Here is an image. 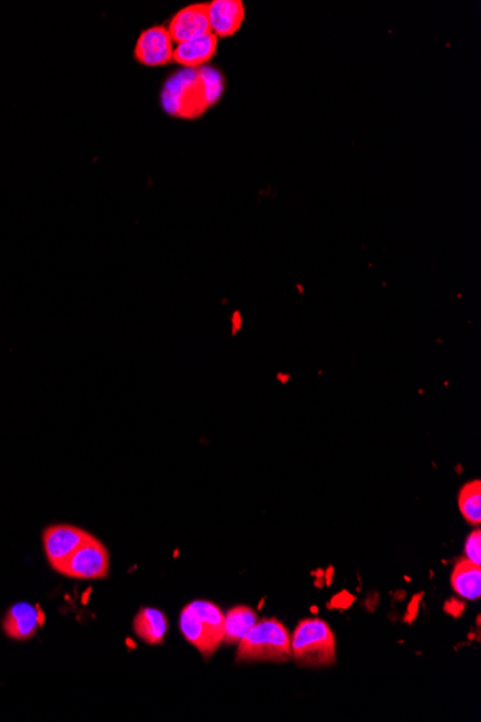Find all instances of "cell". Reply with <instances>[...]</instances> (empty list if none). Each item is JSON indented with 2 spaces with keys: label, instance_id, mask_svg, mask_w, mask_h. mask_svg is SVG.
I'll list each match as a JSON object with an SVG mask.
<instances>
[{
  "label": "cell",
  "instance_id": "obj_12",
  "mask_svg": "<svg viewBox=\"0 0 481 722\" xmlns=\"http://www.w3.org/2000/svg\"><path fill=\"white\" fill-rule=\"evenodd\" d=\"M133 627L134 633L140 639L145 640L149 645H159L165 639L166 632H168V619L159 610L145 607V609L137 613Z\"/></svg>",
  "mask_w": 481,
  "mask_h": 722
},
{
  "label": "cell",
  "instance_id": "obj_5",
  "mask_svg": "<svg viewBox=\"0 0 481 722\" xmlns=\"http://www.w3.org/2000/svg\"><path fill=\"white\" fill-rule=\"evenodd\" d=\"M57 571L74 580H101L109 576V551L90 534Z\"/></svg>",
  "mask_w": 481,
  "mask_h": 722
},
{
  "label": "cell",
  "instance_id": "obj_11",
  "mask_svg": "<svg viewBox=\"0 0 481 722\" xmlns=\"http://www.w3.org/2000/svg\"><path fill=\"white\" fill-rule=\"evenodd\" d=\"M218 38L209 34L175 45L173 61L185 68L205 67L217 54Z\"/></svg>",
  "mask_w": 481,
  "mask_h": 722
},
{
  "label": "cell",
  "instance_id": "obj_2",
  "mask_svg": "<svg viewBox=\"0 0 481 722\" xmlns=\"http://www.w3.org/2000/svg\"><path fill=\"white\" fill-rule=\"evenodd\" d=\"M181 630L185 639L192 643L208 659L214 655L225 637V614L211 601H193L181 614Z\"/></svg>",
  "mask_w": 481,
  "mask_h": 722
},
{
  "label": "cell",
  "instance_id": "obj_10",
  "mask_svg": "<svg viewBox=\"0 0 481 722\" xmlns=\"http://www.w3.org/2000/svg\"><path fill=\"white\" fill-rule=\"evenodd\" d=\"M209 25L212 35L228 38L240 31L245 21V6L241 0H214L208 3Z\"/></svg>",
  "mask_w": 481,
  "mask_h": 722
},
{
  "label": "cell",
  "instance_id": "obj_14",
  "mask_svg": "<svg viewBox=\"0 0 481 722\" xmlns=\"http://www.w3.org/2000/svg\"><path fill=\"white\" fill-rule=\"evenodd\" d=\"M257 623V614L247 606H238L225 614L224 642L228 645L240 643Z\"/></svg>",
  "mask_w": 481,
  "mask_h": 722
},
{
  "label": "cell",
  "instance_id": "obj_6",
  "mask_svg": "<svg viewBox=\"0 0 481 722\" xmlns=\"http://www.w3.org/2000/svg\"><path fill=\"white\" fill-rule=\"evenodd\" d=\"M88 532L70 524L51 525L42 535L45 555L55 571L88 538Z\"/></svg>",
  "mask_w": 481,
  "mask_h": 722
},
{
  "label": "cell",
  "instance_id": "obj_8",
  "mask_svg": "<svg viewBox=\"0 0 481 722\" xmlns=\"http://www.w3.org/2000/svg\"><path fill=\"white\" fill-rule=\"evenodd\" d=\"M166 28H168L175 45L212 34L211 25H209L208 3H193V5L186 6L173 15Z\"/></svg>",
  "mask_w": 481,
  "mask_h": 722
},
{
  "label": "cell",
  "instance_id": "obj_4",
  "mask_svg": "<svg viewBox=\"0 0 481 722\" xmlns=\"http://www.w3.org/2000/svg\"><path fill=\"white\" fill-rule=\"evenodd\" d=\"M291 656L300 666L319 668L336 661V642L332 629L320 619L300 622L290 639Z\"/></svg>",
  "mask_w": 481,
  "mask_h": 722
},
{
  "label": "cell",
  "instance_id": "obj_13",
  "mask_svg": "<svg viewBox=\"0 0 481 722\" xmlns=\"http://www.w3.org/2000/svg\"><path fill=\"white\" fill-rule=\"evenodd\" d=\"M451 586L458 596L467 600H477L481 596V568L464 558L458 561L451 576Z\"/></svg>",
  "mask_w": 481,
  "mask_h": 722
},
{
  "label": "cell",
  "instance_id": "obj_16",
  "mask_svg": "<svg viewBox=\"0 0 481 722\" xmlns=\"http://www.w3.org/2000/svg\"><path fill=\"white\" fill-rule=\"evenodd\" d=\"M466 557L471 563L481 564V534L480 529L471 532L466 542Z\"/></svg>",
  "mask_w": 481,
  "mask_h": 722
},
{
  "label": "cell",
  "instance_id": "obj_9",
  "mask_svg": "<svg viewBox=\"0 0 481 722\" xmlns=\"http://www.w3.org/2000/svg\"><path fill=\"white\" fill-rule=\"evenodd\" d=\"M45 614L38 604L16 603L3 619V632L15 640H29L44 625Z\"/></svg>",
  "mask_w": 481,
  "mask_h": 722
},
{
  "label": "cell",
  "instance_id": "obj_15",
  "mask_svg": "<svg viewBox=\"0 0 481 722\" xmlns=\"http://www.w3.org/2000/svg\"><path fill=\"white\" fill-rule=\"evenodd\" d=\"M458 508L464 519L470 524L480 525L481 522V483L480 480L467 483L458 495Z\"/></svg>",
  "mask_w": 481,
  "mask_h": 722
},
{
  "label": "cell",
  "instance_id": "obj_1",
  "mask_svg": "<svg viewBox=\"0 0 481 722\" xmlns=\"http://www.w3.org/2000/svg\"><path fill=\"white\" fill-rule=\"evenodd\" d=\"M224 90V77L215 68H183L166 80L160 103L170 116L195 120L221 100Z\"/></svg>",
  "mask_w": 481,
  "mask_h": 722
},
{
  "label": "cell",
  "instance_id": "obj_3",
  "mask_svg": "<svg viewBox=\"0 0 481 722\" xmlns=\"http://www.w3.org/2000/svg\"><path fill=\"white\" fill-rule=\"evenodd\" d=\"M290 635L276 619L255 623L240 642L238 662H278L293 659Z\"/></svg>",
  "mask_w": 481,
  "mask_h": 722
},
{
  "label": "cell",
  "instance_id": "obj_7",
  "mask_svg": "<svg viewBox=\"0 0 481 722\" xmlns=\"http://www.w3.org/2000/svg\"><path fill=\"white\" fill-rule=\"evenodd\" d=\"M175 42L166 26L146 29L137 39L134 58L146 67H162L173 61Z\"/></svg>",
  "mask_w": 481,
  "mask_h": 722
}]
</instances>
